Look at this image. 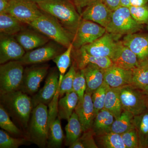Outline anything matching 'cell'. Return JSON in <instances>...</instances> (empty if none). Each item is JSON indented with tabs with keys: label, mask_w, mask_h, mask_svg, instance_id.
I'll list each match as a JSON object with an SVG mask.
<instances>
[{
	"label": "cell",
	"mask_w": 148,
	"mask_h": 148,
	"mask_svg": "<svg viewBox=\"0 0 148 148\" xmlns=\"http://www.w3.org/2000/svg\"><path fill=\"white\" fill-rule=\"evenodd\" d=\"M34 1L43 12L56 18L65 29L75 36L82 17L71 0Z\"/></svg>",
	"instance_id": "6da1fadb"
},
{
	"label": "cell",
	"mask_w": 148,
	"mask_h": 148,
	"mask_svg": "<svg viewBox=\"0 0 148 148\" xmlns=\"http://www.w3.org/2000/svg\"><path fill=\"white\" fill-rule=\"evenodd\" d=\"M1 102L22 127L27 128L33 110L32 98L27 93L18 90L1 94Z\"/></svg>",
	"instance_id": "7a4b0ae2"
},
{
	"label": "cell",
	"mask_w": 148,
	"mask_h": 148,
	"mask_svg": "<svg viewBox=\"0 0 148 148\" xmlns=\"http://www.w3.org/2000/svg\"><path fill=\"white\" fill-rule=\"evenodd\" d=\"M29 26L66 49L72 43L75 36L56 18L45 12Z\"/></svg>",
	"instance_id": "3957f363"
},
{
	"label": "cell",
	"mask_w": 148,
	"mask_h": 148,
	"mask_svg": "<svg viewBox=\"0 0 148 148\" xmlns=\"http://www.w3.org/2000/svg\"><path fill=\"white\" fill-rule=\"evenodd\" d=\"M32 114L29 128L30 139L40 147H45L49 132L47 106L39 104L33 109Z\"/></svg>",
	"instance_id": "277c9868"
},
{
	"label": "cell",
	"mask_w": 148,
	"mask_h": 148,
	"mask_svg": "<svg viewBox=\"0 0 148 148\" xmlns=\"http://www.w3.org/2000/svg\"><path fill=\"white\" fill-rule=\"evenodd\" d=\"M143 24L135 21L130 14L129 8L120 6L112 12L106 32L116 34L126 35L140 32Z\"/></svg>",
	"instance_id": "5b68a950"
},
{
	"label": "cell",
	"mask_w": 148,
	"mask_h": 148,
	"mask_svg": "<svg viewBox=\"0 0 148 148\" xmlns=\"http://www.w3.org/2000/svg\"><path fill=\"white\" fill-rule=\"evenodd\" d=\"M24 65L18 61H12L0 66L1 94L20 90L24 73Z\"/></svg>",
	"instance_id": "8992f818"
},
{
	"label": "cell",
	"mask_w": 148,
	"mask_h": 148,
	"mask_svg": "<svg viewBox=\"0 0 148 148\" xmlns=\"http://www.w3.org/2000/svg\"><path fill=\"white\" fill-rule=\"evenodd\" d=\"M120 97L123 111L137 116L148 110V95L131 85L120 88Z\"/></svg>",
	"instance_id": "52a82bcc"
},
{
	"label": "cell",
	"mask_w": 148,
	"mask_h": 148,
	"mask_svg": "<svg viewBox=\"0 0 148 148\" xmlns=\"http://www.w3.org/2000/svg\"><path fill=\"white\" fill-rule=\"evenodd\" d=\"M43 12L34 0H10L6 11L21 23L29 25Z\"/></svg>",
	"instance_id": "ba28073f"
},
{
	"label": "cell",
	"mask_w": 148,
	"mask_h": 148,
	"mask_svg": "<svg viewBox=\"0 0 148 148\" xmlns=\"http://www.w3.org/2000/svg\"><path fill=\"white\" fill-rule=\"evenodd\" d=\"M106 32L105 27L82 18L72 42L73 48L78 49L91 43L102 36Z\"/></svg>",
	"instance_id": "9c48e42d"
},
{
	"label": "cell",
	"mask_w": 148,
	"mask_h": 148,
	"mask_svg": "<svg viewBox=\"0 0 148 148\" xmlns=\"http://www.w3.org/2000/svg\"><path fill=\"white\" fill-rule=\"evenodd\" d=\"M122 36L106 32L101 38L82 47L90 55L110 58Z\"/></svg>",
	"instance_id": "30bf717a"
},
{
	"label": "cell",
	"mask_w": 148,
	"mask_h": 148,
	"mask_svg": "<svg viewBox=\"0 0 148 148\" xmlns=\"http://www.w3.org/2000/svg\"><path fill=\"white\" fill-rule=\"evenodd\" d=\"M48 69L47 65H36L24 70L20 90L29 95L36 92L47 74Z\"/></svg>",
	"instance_id": "8fae6325"
},
{
	"label": "cell",
	"mask_w": 148,
	"mask_h": 148,
	"mask_svg": "<svg viewBox=\"0 0 148 148\" xmlns=\"http://www.w3.org/2000/svg\"><path fill=\"white\" fill-rule=\"evenodd\" d=\"M61 49L56 44L50 43L29 51L24 56L17 61L23 65L36 64L52 60L61 54Z\"/></svg>",
	"instance_id": "7c38bea8"
},
{
	"label": "cell",
	"mask_w": 148,
	"mask_h": 148,
	"mask_svg": "<svg viewBox=\"0 0 148 148\" xmlns=\"http://www.w3.org/2000/svg\"><path fill=\"white\" fill-rule=\"evenodd\" d=\"M14 36L1 34L0 64L17 61L25 54V51Z\"/></svg>",
	"instance_id": "4fadbf2b"
},
{
	"label": "cell",
	"mask_w": 148,
	"mask_h": 148,
	"mask_svg": "<svg viewBox=\"0 0 148 148\" xmlns=\"http://www.w3.org/2000/svg\"><path fill=\"white\" fill-rule=\"evenodd\" d=\"M112 12L101 0H97L84 8L80 15L82 19L106 28L110 20Z\"/></svg>",
	"instance_id": "5bb4252c"
},
{
	"label": "cell",
	"mask_w": 148,
	"mask_h": 148,
	"mask_svg": "<svg viewBox=\"0 0 148 148\" xmlns=\"http://www.w3.org/2000/svg\"><path fill=\"white\" fill-rule=\"evenodd\" d=\"M59 79V72L54 70L50 72L44 86L32 98L33 109L39 104H49L58 89Z\"/></svg>",
	"instance_id": "9a60e30c"
},
{
	"label": "cell",
	"mask_w": 148,
	"mask_h": 148,
	"mask_svg": "<svg viewBox=\"0 0 148 148\" xmlns=\"http://www.w3.org/2000/svg\"><path fill=\"white\" fill-rule=\"evenodd\" d=\"M113 66L132 70L139 65L140 61L135 53L120 40L110 58Z\"/></svg>",
	"instance_id": "2e32d148"
},
{
	"label": "cell",
	"mask_w": 148,
	"mask_h": 148,
	"mask_svg": "<svg viewBox=\"0 0 148 148\" xmlns=\"http://www.w3.org/2000/svg\"><path fill=\"white\" fill-rule=\"evenodd\" d=\"M75 112L78 116L83 132L91 129L95 114L91 93L86 91L84 98L82 101H79Z\"/></svg>",
	"instance_id": "e0dca14e"
},
{
	"label": "cell",
	"mask_w": 148,
	"mask_h": 148,
	"mask_svg": "<svg viewBox=\"0 0 148 148\" xmlns=\"http://www.w3.org/2000/svg\"><path fill=\"white\" fill-rule=\"evenodd\" d=\"M72 56L74 58L75 66L81 70L90 64H95L103 69L113 66L110 58L108 57H97L88 53L83 47L72 51Z\"/></svg>",
	"instance_id": "ac0fdd59"
},
{
	"label": "cell",
	"mask_w": 148,
	"mask_h": 148,
	"mask_svg": "<svg viewBox=\"0 0 148 148\" xmlns=\"http://www.w3.org/2000/svg\"><path fill=\"white\" fill-rule=\"evenodd\" d=\"M121 41L136 54L139 61L148 60V34L136 33L125 35Z\"/></svg>",
	"instance_id": "d6986e66"
},
{
	"label": "cell",
	"mask_w": 148,
	"mask_h": 148,
	"mask_svg": "<svg viewBox=\"0 0 148 148\" xmlns=\"http://www.w3.org/2000/svg\"><path fill=\"white\" fill-rule=\"evenodd\" d=\"M132 70L113 66L104 69V82L111 88H121L132 83Z\"/></svg>",
	"instance_id": "ffe728a7"
},
{
	"label": "cell",
	"mask_w": 148,
	"mask_h": 148,
	"mask_svg": "<svg viewBox=\"0 0 148 148\" xmlns=\"http://www.w3.org/2000/svg\"><path fill=\"white\" fill-rule=\"evenodd\" d=\"M14 36L21 46L27 51L45 45L50 39L35 29L34 31L23 29Z\"/></svg>",
	"instance_id": "44dd1931"
},
{
	"label": "cell",
	"mask_w": 148,
	"mask_h": 148,
	"mask_svg": "<svg viewBox=\"0 0 148 148\" xmlns=\"http://www.w3.org/2000/svg\"><path fill=\"white\" fill-rule=\"evenodd\" d=\"M82 70L86 81V91L92 94L104 82V69L95 64H90Z\"/></svg>",
	"instance_id": "7402d4cb"
},
{
	"label": "cell",
	"mask_w": 148,
	"mask_h": 148,
	"mask_svg": "<svg viewBox=\"0 0 148 148\" xmlns=\"http://www.w3.org/2000/svg\"><path fill=\"white\" fill-rule=\"evenodd\" d=\"M79 101V98L74 91L66 93L58 102V116L61 119L68 120Z\"/></svg>",
	"instance_id": "603a6c76"
},
{
	"label": "cell",
	"mask_w": 148,
	"mask_h": 148,
	"mask_svg": "<svg viewBox=\"0 0 148 148\" xmlns=\"http://www.w3.org/2000/svg\"><path fill=\"white\" fill-rule=\"evenodd\" d=\"M115 118L110 112L103 109L96 114L92 124V131L95 136L110 132Z\"/></svg>",
	"instance_id": "cb8c5ba5"
},
{
	"label": "cell",
	"mask_w": 148,
	"mask_h": 148,
	"mask_svg": "<svg viewBox=\"0 0 148 148\" xmlns=\"http://www.w3.org/2000/svg\"><path fill=\"white\" fill-rule=\"evenodd\" d=\"M120 92V88L109 87L105 99L104 109L112 114L115 119L118 118L123 111L121 102Z\"/></svg>",
	"instance_id": "d4e9b609"
},
{
	"label": "cell",
	"mask_w": 148,
	"mask_h": 148,
	"mask_svg": "<svg viewBox=\"0 0 148 148\" xmlns=\"http://www.w3.org/2000/svg\"><path fill=\"white\" fill-rule=\"evenodd\" d=\"M68 121L65 127V144L69 147L80 137L83 131L78 116L75 111Z\"/></svg>",
	"instance_id": "484cf974"
},
{
	"label": "cell",
	"mask_w": 148,
	"mask_h": 148,
	"mask_svg": "<svg viewBox=\"0 0 148 148\" xmlns=\"http://www.w3.org/2000/svg\"><path fill=\"white\" fill-rule=\"evenodd\" d=\"M21 24L23 23L8 13L0 14L1 34L15 36L24 29Z\"/></svg>",
	"instance_id": "4316f807"
},
{
	"label": "cell",
	"mask_w": 148,
	"mask_h": 148,
	"mask_svg": "<svg viewBox=\"0 0 148 148\" xmlns=\"http://www.w3.org/2000/svg\"><path fill=\"white\" fill-rule=\"evenodd\" d=\"M134 125L138 132L140 148H148V110L134 116Z\"/></svg>",
	"instance_id": "83f0119b"
},
{
	"label": "cell",
	"mask_w": 148,
	"mask_h": 148,
	"mask_svg": "<svg viewBox=\"0 0 148 148\" xmlns=\"http://www.w3.org/2000/svg\"><path fill=\"white\" fill-rule=\"evenodd\" d=\"M131 85L142 90L148 85V59L140 61L139 65L132 69Z\"/></svg>",
	"instance_id": "f1b7e54d"
},
{
	"label": "cell",
	"mask_w": 148,
	"mask_h": 148,
	"mask_svg": "<svg viewBox=\"0 0 148 148\" xmlns=\"http://www.w3.org/2000/svg\"><path fill=\"white\" fill-rule=\"evenodd\" d=\"M95 137L99 147L126 148L120 134L110 131Z\"/></svg>",
	"instance_id": "f546056e"
},
{
	"label": "cell",
	"mask_w": 148,
	"mask_h": 148,
	"mask_svg": "<svg viewBox=\"0 0 148 148\" xmlns=\"http://www.w3.org/2000/svg\"><path fill=\"white\" fill-rule=\"evenodd\" d=\"M134 116L130 112L123 111L119 117L114 121L111 127V131L121 135L135 127Z\"/></svg>",
	"instance_id": "4dcf8cb0"
},
{
	"label": "cell",
	"mask_w": 148,
	"mask_h": 148,
	"mask_svg": "<svg viewBox=\"0 0 148 148\" xmlns=\"http://www.w3.org/2000/svg\"><path fill=\"white\" fill-rule=\"evenodd\" d=\"M64 139L63 130L61 127V119L58 118L49 126L47 146L49 148L61 147Z\"/></svg>",
	"instance_id": "1f68e13d"
},
{
	"label": "cell",
	"mask_w": 148,
	"mask_h": 148,
	"mask_svg": "<svg viewBox=\"0 0 148 148\" xmlns=\"http://www.w3.org/2000/svg\"><path fill=\"white\" fill-rule=\"evenodd\" d=\"M73 49V45L72 43L64 52L52 59L58 68L59 73V80H62L67 70L71 66Z\"/></svg>",
	"instance_id": "d6a6232c"
},
{
	"label": "cell",
	"mask_w": 148,
	"mask_h": 148,
	"mask_svg": "<svg viewBox=\"0 0 148 148\" xmlns=\"http://www.w3.org/2000/svg\"><path fill=\"white\" fill-rule=\"evenodd\" d=\"M0 126L12 135L20 136L22 134L21 130L12 121L8 112L1 104L0 106Z\"/></svg>",
	"instance_id": "836d02e7"
},
{
	"label": "cell",
	"mask_w": 148,
	"mask_h": 148,
	"mask_svg": "<svg viewBox=\"0 0 148 148\" xmlns=\"http://www.w3.org/2000/svg\"><path fill=\"white\" fill-rule=\"evenodd\" d=\"M76 72V67L75 64H73L68 72L64 75L62 80L59 79L60 82L59 89L60 98L64 96L66 93L73 91V83Z\"/></svg>",
	"instance_id": "e575fe53"
},
{
	"label": "cell",
	"mask_w": 148,
	"mask_h": 148,
	"mask_svg": "<svg viewBox=\"0 0 148 148\" xmlns=\"http://www.w3.org/2000/svg\"><path fill=\"white\" fill-rule=\"evenodd\" d=\"M95 134L92 129L83 132L76 141L69 146L70 148H98L95 140Z\"/></svg>",
	"instance_id": "d590c367"
},
{
	"label": "cell",
	"mask_w": 148,
	"mask_h": 148,
	"mask_svg": "<svg viewBox=\"0 0 148 148\" xmlns=\"http://www.w3.org/2000/svg\"><path fill=\"white\" fill-rule=\"evenodd\" d=\"M109 87L104 82L100 87L92 92V99L95 109V116L101 110L104 108L106 93Z\"/></svg>",
	"instance_id": "8d00e7d4"
},
{
	"label": "cell",
	"mask_w": 148,
	"mask_h": 148,
	"mask_svg": "<svg viewBox=\"0 0 148 148\" xmlns=\"http://www.w3.org/2000/svg\"><path fill=\"white\" fill-rule=\"evenodd\" d=\"M26 143L27 140L25 138H12L3 130H0L1 148H17Z\"/></svg>",
	"instance_id": "74e56055"
},
{
	"label": "cell",
	"mask_w": 148,
	"mask_h": 148,
	"mask_svg": "<svg viewBox=\"0 0 148 148\" xmlns=\"http://www.w3.org/2000/svg\"><path fill=\"white\" fill-rule=\"evenodd\" d=\"M87 88L86 81L82 70H78L75 75L73 85V90L77 93L79 101H82Z\"/></svg>",
	"instance_id": "f35d334b"
},
{
	"label": "cell",
	"mask_w": 148,
	"mask_h": 148,
	"mask_svg": "<svg viewBox=\"0 0 148 148\" xmlns=\"http://www.w3.org/2000/svg\"><path fill=\"white\" fill-rule=\"evenodd\" d=\"M130 12L133 18L140 24L148 23V4L141 6L129 7Z\"/></svg>",
	"instance_id": "ab89813d"
},
{
	"label": "cell",
	"mask_w": 148,
	"mask_h": 148,
	"mask_svg": "<svg viewBox=\"0 0 148 148\" xmlns=\"http://www.w3.org/2000/svg\"><path fill=\"white\" fill-rule=\"evenodd\" d=\"M121 135L126 148H140L139 137L135 127L123 133Z\"/></svg>",
	"instance_id": "60d3db41"
},
{
	"label": "cell",
	"mask_w": 148,
	"mask_h": 148,
	"mask_svg": "<svg viewBox=\"0 0 148 148\" xmlns=\"http://www.w3.org/2000/svg\"><path fill=\"white\" fill-rule=\"evenodd\" d=\"M60 82L59 81L57 91L51 102L49 104L48 109V124L49 127L52 122L57 118L58 116V102L59 97V89H60Z\"/></svg>",
	"instance_id": "b9f144b4"
},
{
	"label": "cell",
	"mask_w": 148,
	"mask_h": 148,
	"mask_svg": "<svg viewBox=\"0 0 148 148\" xmlns=\"http://www.w3.org/2000/svg\"><path fill=\"white\" fill-rule=\"evenodd\" d=\"M76 8L79 13L81 14L83 9L94 2L97 0H71Z\"/></svg>",
	"instance_id": "7bdbcfd3"
},
{
	"label": "cell",
	"mask_w": 148,
	"mask_h": 148,
	"mask_svg": "<svg viewBox=\"0 0 148 148\" xmlns=\"http://www.w3.org/2000/svg\"><path fill=\"white\" fill-rule=\"evenodd\" d=\"M112 11L114 10L121 6V0H101Z\"/></svg>",
	"instance_id": "ee69618b"
},
{
	"label": "cell",
	"mask_w": 148,
	"mask_h": 148,
	"mask_svg": "<svg viewBox=\"0 0 148 148\" xmlns=\"http://www.w3.org/2000/svg\"><path fill=\"white\" fill-rule=\"evenodd\" d=\"M10 0H0V14L6 13Z\"/></svg>",
	"instance_id": "f6af8a7d"
},
{
	"label": "cell",
	"mask_w": 148,
	"mask_h": 148,
	"mask_svg": "<svg viewBox=\"0 0 148 148\" xmlns=\"http://www.w3.org/2000/svg\"><path fill=\"white\" fill-rule=\"evenodd\" d=\"M148 0H130V6H141L147 4Z\"/></svg>",
	"instance_id": "bcb514c9"
},
{
	"label": "cell",
	"mask_w": 148,
	"mask_h": 148,
	"mask_svg": "<svg viewBox=\"0 0 148 148\" xmlns=\"http://www.w3.org/2000/svg\"><path fill=\"white\" fill-rule=\"evenodd\" d=\"M130 0H121V6L129 7Z\"/></svg>",
	"instance_id": "7dc6e473"
},
{
	"label": "cell",
	"mask_w": 148,
	"mask_h": 148,
	"mask_svg": "<svg viewBox=\"0 0 148 148\" xmlns=\"http://www.w3.org/2000/svg\"><path fill=\"white\" fill-rule=\"evenodd\" d=\"M142 90H143V92H145L146 94L148 95V85L146 87L143 88Z\"/></svg>",
	"instance_id": "c3c4849f"
},
{
	"label": "cell",
	"mask_w": 148,
	"mask_h": 148,
	"mask_svg": "<svg viewBox=\"0 0 148 148\" xmlns=\"http://www.w3.org/2000/svg\"><path fill=\"white\" fill-rule=\"evenodd\" d=\"M147 29L148 30V23L147 24Z\"/></svg>",
	"instance_id": "681fc988"
},
{
	"label": "cell",
	"mask_w": 148,
	"mask_h": 148,
	"mask_svg": "<svg viewBox=\"0 0 148 148\" xmlns=\"http://www.w3.org/2000/svg\"><path fill=\"white\" fill-rule=\"evenodd\" d=\"M147 108L148 110V103H147Z\"/></svg>",
	"instance_id": "f907efd6"
},
{
	"label": "cell",
	"mask_w": 148,
	"mask_h": 148,
	"mask_svg": "<svg viewBox=\"0 0 148 148\" xmlns=\"http://www.w3.org/2000/svg\"><path fill=\"white\" fill-rule=\"evenodd\" d=\"M34 1H37V0H34Z\"/></svg>",
	"instance_id": "816d5d0a"
}]
</instances>
